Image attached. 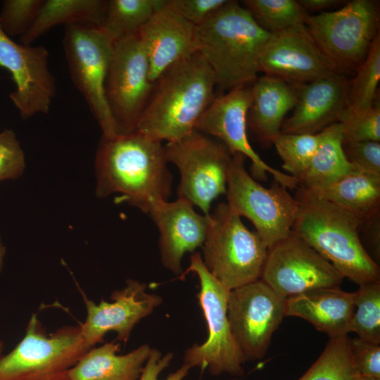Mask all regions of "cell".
Masks as SVG:
<instances>
[{
    "instance_id": "obj_1",
    "label": "cell",
    "mask_w": 380,
    "mask_h": 380,
    "mask_svg": "<svg viewBox=\"0 0 380 380\" xmlns=\"http://www.w3.org/2000/svg\"><path fill=\"white\" fill-rule=\"evenodd\" d=\"M95 168L98 197L120 194L131 205L148 214L154 203L170 196L172 176L164 146L138 132L102 136Z\"/></svg>"
},
{
    "instance_id": "obj_2",
    "label": "cell",
    "mask_w": 380,
    "mask_h": 380,
    "mask_svg": "<svg viewBox=\"0 0 380 380\" xmlns=\"http://www.w3.org/2000/svg\"><path fill=\"white\" fill-rule=\"evenodd\" d=\"M214 73L198 51L167 68L153 82L136 132L175 141L195 130L215 98Z\"/></svg>"
},
{
    "instance_id": "obj_3",
    "label": "cell",
    "mask_w": 380,
    "mask_h": 380,
    "mask_svg": "<svg viewBox=\"0 0 380 380\" xmlns=\"http://www.w3.org/2000/svg\"><path fill=\"white\" fill-rule=\"evenodd\" d=\"M298 210L291 232L328 260L343 278L360 285L380 281V269L360 239L363 220L297 187Z\"/></svg>"
},
{
    "instance_id": "obj_4",
    "label": "cell",
    "mask_w": 380,
    "mask_h": 380,
    "mask_svg": "<svg viewBox=\"0 0 380 380\" xmlns=\"http://www.w3.org/2000/svg\"><path fill=\"white\" fill-rule=\"evenodd\" d=\"M270 34L237 1L227 0L197 26V51L211 68L216 87L230 90L252 84Z\"/></svg>"
},
{
    "instance_id": "obj_5",
    "label": "cell",
    "mask_w": 380,
    "mask_h": 380,
    "mask_svg": "<svg viewBox=\"0 0 380 380\" xmlns=\"http://www.w3.org/2000/svg\"><path fill=\"white\" fill-rule=\"evenodd\" d=\"M203 248L208 272L229 291L260 279L268 248L227 203L213 213Z\"/></svg>"
},
{
    "instance_id": "obj_6",
    "label": "cell",
    "mask_w": 380,
    "mask_h": 380,
    "mask_svg": "<svg viewBox=\"0 0 380 380\" xmlns=\"http://www.w3.org/2000/svg\"><path fill=\"white\" fill-rule=\"evenodd\" d=\"M189 272L196 274L199 280L197 298L206 322L208 337L203 343L194 344L185 350L184 364L191 369H206L213 376L226 374L233 377L242 376L246 361L233 336L227 317L230 291L208 272L198 253L191 255L186 273Z\"/></svg>"
},
{
    "instance_id": "obj_7",
    "label": "cell",
    "mask_w": 380,
    "mask_h": 380,
    "mask_svg": "<svg viewBox=\"0 0 380 380\" xmlns=\"http://www.w3.org/2000/svg\"><path fill=\"white\" fill-rule=\"evenodd\" d=\"M90 348L80 327L48 335L33 314L23 339L0 357V380H68L69 370Z\"/></svg>"
},
{
    "instance_id": "obj_8",
    "label": "cell",
    "mask_w": 380,
    "mask_h": 380,
    "mask_svg": "<svg viewBox=\"0 0 380 380\" xmlns=\"http://www.w3.org/2000/svg\"><path fill=\"white\" fill-rule=\"evenodd\" d=\"M379 8L372 0H352L333 11L307 15L305 25L337 73L355 72L379 32Z\"/></svg>"
},
{
    "instance_id": "obj_9",
    "label": "cell",
    "mask_w": 380,
    "mask_h": 380,
    "mask_svg": "<svg viewBox=\"0 0 380 380\" xmlns=\"http://www.w3.org/2000/svg\"><path fill=\"white\" fill-rule=\"evenodd\" d=\"M166 160L180 173L179 198L197 206L209 216L211 203L226 194L232 155L219 140L194 130L164 146Z\"/></svg>"
},
{
    "instance_id": "obj_10",
    "label": "cell",
    "mask_w": 380,
    "mask_h": 380,
    "mask_svg": "<svg viewBox=\"0 0 380 380\" xmlns=\"http://www.w3.org/2000/svg\"><path fill=\"white\" fill-rule=\"evenodd\" d=\"M246 158L232 155L229 165L227 199L229 208L253 224L255 232L267 248L291 232L298 210V203L287 189L274 181L262 186L245 167Z\"/></svg>"
},
{
    "instance_id": "obj_11",
    "label": "cell",
    "mask_w": 380,
    "mask_h": 380,
    "mask_svg": "<svg viewBox=\"0 0 380 380\" xmlns=\"http://www.w3.org/2000/svg\"><path fill=\"white\" fill-rule=\"evenodd\" d=\"M113 43L101 27L78 24L65 27L63 46L70 78L105 137L120 134L105 94Z\"/></svg>"
},
{
    "instance_id": "obj_12",
    "label": "cell",
    "mask_w": 380,
    "mask_h": 380,
    "mask_svg": "<svg viewBox=\"0 0 380 380\" xmlns=\"http://www.w3.org/2000/svg\"><path fill=\"white\" fill-rule=\"evenodd\" d=\"M153 86L148 59L138 34L115 41L105 94L120 134L136 132Z\"/></svg>"
},
{
    "instance_id": "obj_13",
    "label": "cell",
    "mask_w": 380,
    "mask_h": 380,
    "mask_svg": "<svg viewBox=\"0 0 380 380\" xmlns=\"http://www.w3.org/2000/svg\"><path fill=\"white\" fill-rule=\"evenodd\" d=\"M286 301L260 279L230 291L227 317L245 361L265 355L273 334L286 316Z\"/></svg>"
},
{
    "instance_id": "obj_14",
    "label": "cell",
    "mask_w": 380,
    "mask_h": 380,
    "mask_svg": "<svg viewBox=\"0 0 380 380\" xmlns=\"http://www.w3.org/2000/svg\"><path fill=\"white\" fill-rule=\"evenodd\" d=\"M344 278L292 232L268 249L260 279L285 298L322 288L339 287Z\"/></svg>"
},
{
    "instance_id": "obj_15",
    "label": "cell",
    "mask_w": 380,
    "mask_h": 380,
    "mask_svg": "<svg viewBox=\"0 0 380 380\" xmlns=\"http://www.w3.org/2000/svg\"><path fill=\"white\" fill-rule=\"evenodd\" d=\"M251 102L249 85L236 87L215 96L198 121L195 130L217 139L232 155L239 153L251 162L254 179L265 180L267 173L287 189H297L295 177L266 163L251 146L247 137V115Z\"/></svg>"
},
{
    "instance_id": "obj_16",
    "label": "cell",
    "mask_w": 380,
    "mask_h": 380,
    "mask_svg": "<svg viewBox=\"0 0 380 380\" xmlns=\"http://www.w3.org/2000/svg\"><path fill=\"white\" fill-rule=\"evenodd\" d=\"M49 60L44 46L17 43L0 27V67L11 74L15 89L9 98L23 120L50 110L56 83Z\"/></svg>"
},
{
    "instance_id": "obj_17",
    "label": "cell",
    "mask_w": 380,
    "mask_h": 380,
    "mask_svg": "<svg viewBox=\"0 0 380 380\" xmlns=\"http://www.w3.org/2000/svg\"><path fill=\"white\" fill-rule=\"evenodd\" d=\"M258 69L291 85L337 74L305 24L271 33L260 52Z\"/></svg>"
},
{
    "instance_id": "obj_18",
    "label": "cell",
    "mask_w": 380,
    "mask_h": 380,
    "mask_svg": "<svg viewBox=\"0 0 380 380\" xmlns=\"http://www.w3.org/2000/svg\"><path fill=\"white\" fill-rule=\"evenodd\" d=\"M146 289V284L128 279L125 287L113 292V302L102 300L96 304L83 295L87 316L80 328L87 346L91 348L102 342L110 331L126 343L135 325L162 304L163 298Z\"/></svg>"
},
{
    "instance_id": "obj_19",
    "label": "cell",
    "mask_w": 380,
    "mask_h": 380,
    "mask_svg": "<svg viewBox=\"0 0 380 380\" xmlns=\"http://www.w3.org/2000/svg\"><path fill=\"white\" fill-rule=\"evenodd\" d=\"M160 232V261L165 268L183 278L182 260L186 253L202 247L208 230L209 216L197 213L194 205L177 198L154 203L148 213Z\"/></svg>"
},
{
    "instance_id": "obj_20",
    "label": "cell",
    "mask_w": 380,
    "mask_h": 380,
    "mask_svg": "<svg viewBox=\"0 0 380 380\" xmlns=\"http://www.w3.org/2000/svg\"><path fill=\"white\" fill-rule=\"evenodd\" d=\"M292 86L297 101L293 113L282 123L281 133H319L338 122L348 109V80L341 74Z\"/></svg>"
},
{
    "instance_id": "obj_21",
    "label": "cell",
    "mask_w": 380,
    "mask_h": 380,
    "mask_svg": "<svg viewBox=\"0 0 380 380\" xmlns=\"http://www.w3.org/2000/svg\"><path fill=\"white\" fill-rule=\"evenodd\" d=\"M137 34L148 59L153 83L170 66L197 51L196 27L165 4Z\"/></svg>"
},
{
    "instance_id": "obj_22",
    "label": "cell",
    "mask_w": 380,
    "mask_h": 380,
    "mask_svg": "<svg viewBox=\"0 0 380 380\" xmlns=\"http://www.w3.org/2000/svg\"><path fill=\"white\" fill-rule=\"evenodd\" d=\"M354 310L353 292L339 287L308 291L286 301V316L306 320L329 338L348 336Z\"/></svg>"
},
{
    "instance_id": "obj_23",
    "label": "cell",
    "mask_w": 380,
    "mask_h": 380,
    "mask_svg": "<svg viewBox=\"0 0 380 380\" xmlns=\"http://www.w3.org/2000/svg\"><path fill=\"white\" fill-rule=\"evenodd\" d=\"M250 87L247 126L262 147H269L281 132L286 115L296 106V91L284 81L267 75L258 77Z\"/></svg>"
},
{
    "instance_id": "obj_24",
    "label": "cell",
    "mask_w": 380,
    "mask_h": 380,
    "mask_svg": "<svg viewBox=\"0 0 380 380\" xmlns=\"http://www.w3.org/2000/svg\"><path fill=\"white\" fill-rule=\"evenodd\" d=\"M120 344L108 342L90 348L68 372V380H138L151 348L141 345L118 355Z\"/></svg>"
},
{
    "instance_id": "obj_25",
    "label": "cell",
    "mask_w": 380,
    "mask_h": 380,
    "mask_svg": "<svg viewBox=\"0 0 380 380\" xmlns=\"http://www.w3.org/2000/svg\"><path fill=\"white\" fill-rule=\"evenodd\" d=\"M306 190L358 215L363 222L380 214L378 175L355 171L324 187Z\"/></svg>"
},
{
    "instance_id": "obj_26",
    "label": "cell",
    "mask_w": 380,
    "mask_h": 380,
    "mask_svg": "<svg viewBox=\"0 0 380 380\" xmlns=\"http://www.w3.org/2000/svg\"><path fill=\"white\" fill-rule=\"evenodd\" d=\"M106 1L103 0H46L20 43L31 45L49 30L60 25H85L100 27Z\"/></svg>"
},
{
    "instance_id": "obj_27",
    "label": "cell",
    "mask_w": 380,
    "mask_h": 380,
    "mask_svg": "<svg viewBox=\"0 0 380 380\" xmlns=\"http://www.w3.org/2000/svg\"><path fill=\"white\" fill-rule=\"evenodd\" d=\"M322 139L308 167L298 179V186L314 190L324 187L356 171L348 161L343 149L339 122L321 132Z\"/></svg>"
},
{
    "instance_id": "obj_28",
    "label": "cell",
    "mask_w": 380,
    "mask_h": 380,
    "mask_svg": "<svg viewBox=\"0 0 380 380\" xmlns=\"http://www.w3.org/2000/svg\"><path fill=\"white\" fill-rule=\"evenodd\" d=\"M165 0H109L101 28L115 42L137 34Z\"/></svg>"
},
{
    "instance_id": "obj_29",
    "label": "cell",
    "mask_w": 380,
    "mask_h": 380,
    "mask_svg": "<svg viewBox=\"0 0 380 380\" xmlns=\"http://www.w3.org/2000/svg\"><path fill=\"white\" fill-rule=\"evenodd\" d=\"M359 376L348 336L329 338L324 350L298 380H355Z\"/></svg>"
},
{
    "instance_id": "obj_30",
    "label": "cell",
    "mask_w": 380,
    "mask_h": 380,
    "mask_svg": "<svg viewBox=\"0 0 380 380\" xmlns=\"http://www.w3.org/2000/svg\"><path fill=\"white\" fill-rule=\"evenodd\" d=\"M355 73V77L348 80V109H367L376 100L380 80V32L374 39L365 59Z\"/></svg>"
},
{
    "instance_id": "obj_31",
    "label": "cell",
    "mask_w": 380,
    "mask_h": 380,
    "mask_svg": "<svg viewBox=\"0 0 380 380\" xmlns=\"http://www.w3.org/2000/svg\"><path fill=\"white\" fill-rule=\"evenodd\" d=\"M353 294L355 310L350 332L365 341L380 345V281L360 284Z\"/></svg>"
},
{
    "instance_id": "obj_32",
    "label": "cell",
    "mask_w": 380,
    "mask_h": 380,
    "mask_svg": "<svg viewBox=\"0 0 380 380\" xmlns=\"http://www.w3.org/2000/svg\"><path fill=\"white\" fill-rule=\"evenodd\" d=\"M244 7L270 33L305 24L309 14L296 0H245Z\"/></svg>"
},
{
    "instance_id": "obj_33",
    "label": "cell",
    "mask_w": 380,
    "mask_h": 380,
    "mask_svg": "<svg viewBox=\"0 0 380 380\" xmlns=\"http://www.w3.org/2000/svg\"><path fill=\"white\" fill-rule=\"evenodd\" d=\"M322 139V133L289 134L280 132L272 145L281 159L286 174L298 179L308 167Z\"/></svg>"
},
{
    "instance_id": "obj_34",
    "label": "cell",
    "mask_w": 380,
    "mask_h": 380,
    "mask_svg": "<svg viewBox=\"0 0 380 380\" xmlns=\"http://www.w3.org/2000/svg\"><path fill=\"white\" fill-rule=\"evenodd\" d=\"M343 141H380V105L376 100L370 108L361 110L346 109L339 118Z\"/></svg>"
},
{
    "instance_id": "obj_35",
    "label": "cell",
    "mask_w": 380,
    "mask_h": 380,
    "mask_svg": "<svg viewBox=\"0 0 380 380\" xmlns=\"http://www.w3.org/2000/svg\"><path fill=\"white\" fill-rule=\"evenodd\" d=\"M44 0H4L0 27L10 37L24 35L32 25Z\"/></svg>"
},
{
    "instance_id": "obj_36",
    "label": "cell",
    "mask_w": 380,
    "mask_h": 380,
    "mask_svg": "<svg viewBox=\"0 0 380 380\" xmlns=\"http://www.w3.org/2000/svg\"><path fill=\"white\" fill-rule=\"evenodd\" d=\"M25 168V156L15 133L0 131V182L18 178Z\"/></svg>"
},
{
    "instance_id": "obj_37",
    "label": "cell",
    "mask_w": 380,
    "mask_h": 380,
    "mask_svg": "<svg viewBox=\"0 0 380 380\" xmlns=\"http://www.w3.org/2000/svg\"><path fill=\"white\" fill-rule=\"evenodd\" d=\"M344 154L358 172L380 176V142L343 141Z\"/></svg>"
},
{
    "instance_id": "obj_38",
    "label": "cell",
    "mask_w": 380,
    "mask_h": 380,
    "mask_svg": "<svg viewBox=\"0 0 380 380\" xmlns=\"http://www.w3.org/2000/svg\"><path fill=\"white\" fill-rule=\"evenodd\" d=\"M349 346L358 375L380 379V345L355 337L349 338Z\"/></svg>"
},
{
    "instance_id": "obj_39",
    "label": "cell",
    "mask_w": 380,
    "mask_h": 380,
    "mask_svg": "<svg viewBox=\"0 0 380 380\" xmlns=\"http://www.w3.org/2000/svg\"><path fill=\"white\" fill-rule=\"evenodd\" d=\"M227 0H165L167 8L196 27L202 24Z\"/></svg>"
},
{
    "instance_id": "obj_40",
    "label": "cell",
    "mask_w": 380,
    "mask_h": 380,
    "mask_svg": "<svg viewBox=\"0 0 380 380\" xmlns=\"http://www.w3.org/2000/svg\"><path fill=\"white\" fill-rule=\"evenodd\" d=\"M173 357L172 353L163 355L160 350L151 348L138 380H160L159 375L169 367ZM190 369L188 365L183 363L179 368L170 373L165 380H184Z\"/></svg>"
},
{
    "instance_id": "obj_41",
    "label": "cell",
    "mask_w": 380,
    "mask_h": 380,
    "mask_svg": "<svg viewBox=\"0 0 380 380\" xmlns=\"http://www.w3.org/2000/svg\"><path fill=\"white\" fill-rule=\"evenodd\" d=\"M380 214L365 220L360 227V232L366 235L375 253L379 257L380 253Z\"/></svg>"
},
{
    "instance_id": "obj_42",
    "label": "cell",
    "mask_w": 380,
    "mask_h": 380,
    "mask_svg": "<svg viewBox=\"0 0 380 380\" xmlns=\"http://www.w3.org/2000/svg\"><path fill=\"white\" fill-rule=\"evenodd\" d=\"M298 4L309 13L335 8L345 4L342 0H297Z\"/></svg>"
},
{
    "instance_id": "obj_43",
    "label": "cell",
    "mask_w": 380,
    "mask_h": 380,
    "mask_svg": "<svg viewBox=\"0 0 380 380\" xmlns=\"http://www.w3.org/2000/svg\"><path fill=\"white\" fill-rule=\"evenodd\" d=\"M6 255V247L3 243L2 239L0 236V273L1 272L4 264V258Z\"/></svg>"
},
{
    "instance_id": "obj_44",
    "label": "cell",
    "mask_w": 380,
    "mask_h": 380,
    "mask_svg": "<svg viewBox=\"0 0 380 380\" xmlns=\"http://www.w3.org/2000/svg\"><path fill=\"white\" fill-rule=\"evenodd\" d=\"M355 380H380V379L365 376H357Z\"/></svg>"
},
{
    "instance_id": "obj_45",
    "label": "cell",
    "mask_w": 380,
    "mask_h": 380,
    "mask_svg": "<svg viewBox=\"0 0 380 380\" xmlns=\"http://www.w3.org/2000/svg\"><path fill=\"white\" fill-rule=\"evenodd\" d=\"M3 348H4V343L1 341H0V354L3 350Z\"/></svg>"
},
{
    "instance_id": "obj_46",
    "label": "cell",
    "mask_w": 380,
    "mask_h": 380,
    "mask_svg": "<svg viewBox=\"0 0 380 380\" xmlns=\"http://www.w3.org/2000/svg\"><path fill=\"white\" fill-rule=\"evenodd\" d=\"M224 380H240L238 377H232V378H229V379H224Z\"/></svg>"
}]
</instances>
